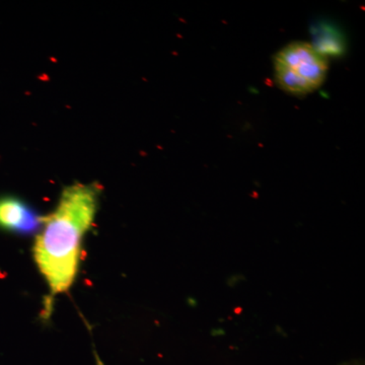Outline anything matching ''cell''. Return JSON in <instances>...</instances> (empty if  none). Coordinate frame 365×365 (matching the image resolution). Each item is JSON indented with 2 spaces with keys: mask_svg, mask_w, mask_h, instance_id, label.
Wrapping results in <instances>:
<instances>
[{
  "mask_svg": "<svg viewBox=\"0 0 365 365\" xmlns=\"http://www.w3.org/2000/svg\"><path fill=\"white\" fill-rule=\"evenodd\" d=\"M43 225V216L26 203L14 197L0 199V227L16 234L38 232Z\"/></svg>",
  "mask_w": 365,
  "mask_h": 365,
  "instance_id": "3957f363",
  "label": "cell"
},
{
  "mask_svg": "<svg viewBox=\"0 0 365 365\" xmlns=\"http://www.w3.org/2000/svg\"><path fill=\"white\" fill-rule=\"evenodd\" d=\"M314 39L313 47L323 56H337L344 52V41L342 36L330 26L319 25L314 28Z\"/></svg>",
  "mask_w": 365,
  "mask_h": 365,
  "instance_id": "277c9868",
  "label": "cell"
},
{
  "mask_svg": "<svg viewBox=\"0 0 365 365\" xmlns=\"http://www.w3.org/2000/svg\"><path fill=\"white\" fill-rule=\"evenodd\" d=\"M100 187L74 182L63 189L58 204L36 237V265L53 297L71 289L78 275L83 237L97 215Z\"/></svg>",
  "mask_w": 365,
  "mask_h": 365,
  "instance_id": "6da1fadb",
  "label": "cell"
},
{
  "mask_svg": "<svg viewBox=\"0 0 365 365\" xmlns=\"http://www.w3.org/2000/svg\"><path fill=\"white\" fill-rule=\"evenodd\" d=\"M275 79L283 91L306 95L316 91L325 81L328 61L313 45L290 43L274 57Z\"/></svg>",
  "mask_w": 365,
  "mask_h": 365,
  "instance_id": "7a4b0ae2",
  "label": "cell"
}]
</instances>
